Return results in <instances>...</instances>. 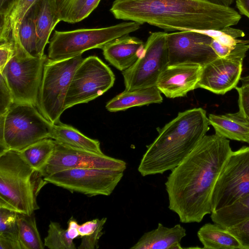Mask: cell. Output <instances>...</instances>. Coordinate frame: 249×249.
<instances>
[{"label":"cell","instance_id":"6da1fadb","mask_svg":"<svg viewBox=\"0 0 249 249\" xmlns=\"http://www.w3.org/2000/svg\"><path fill=\"white\" fill-rule=\"evenodd\" d=\"M231 151L227 139L215 133L206 135L171 170L165 183L168 208L181 223H199L212 213L213 191Z\"/></svg>","mask_w":249,"mask_h":249},{"label":"cell","instance_id":"7a4b0ae2","mask_svg":"<svg viewBox=\"0 0 249 249\" xmlns=\"http://www.w3.org/2000/svg\"><path fill=\"white\" fill-rule=\"evenodd\" d=\"M110 11L117 19L166 30H220L241 18L232 8L206 0H115Z\"/></svg>","mask_w":249,"mask_h":249},{"label":"cell","instance_id":"3957f363","mask_svg":"<svg viewBox=\"0 0 249 249\" xmlns=\"http://www.w3.org/2000/svg\"><path fill=\"white\" fill-rule=\"evenodd\" d=\"M206 111L194 108L179 112L147 146L138 170L143 176L162 174L177 166L209 129Z\"/></svg>","mask_w":249,"mask_h":249},{"label":"cell","instance_id":"277c9868","mask_svg":"<svg viewBox=\"0 0 249 249\" xmlns=\"http://www.w3.org/2000/svg\"><path fill=\"white\" fill-rule=\"evenodd\" d=\"M48 182L17 151L0 153V208L32 215L39 209L37 197Z\"/></svg>","mask_w":249,"mask_h":249},{"label":"cell","instance_id":"5b68a950","mask_svg":"<svg viewBox=\"0 0 249 249\" xmlns=\"http://www.w3.org/2000/svg\"><path fill=\"white\" fill-rule=\"evenodd\" d=\"M53 124L36 106L14 103L4 116L0 117V153L17 152L46 138H50Z\"/></svg>","mask_w":249,"mask_h":249},{"label":"cell","instance_id":"8992f818","mask_svg":"<svg viewBox=\"0 0 249 249\" xmlns=\"http://www.w3.org/2000/svg\"><path fill=\"white\" fill-rule=\"evenodd\" d=\"M141 25L129 21L100 28L55 30L49 42L48 57L62 60L82 54L89 50L102 49L114 39L139 30Z\"/></svg>","mask_w":249,"mask_h":249},{"label":"cell","instance_id":"52a82bcc","mask_svg":"<svg viewBox=\"0 0 249 249\" xmlns=\"http://www.w3.org/2000/svg\"><path fill=\"white\" fill-rule=\"evenodd\" d=\"M82 54L62 60L48 58L43 70L36 107L53 124L59 122L64 102L73 74L83 60Z\"/></svg>","mask_w":249,"mask_h":249},{"label":"cell","instance_id":"ba28073f","mask_svg":"<svg viewBox=\"0 0 249 249\" xmlns=\"http://www.w3.org/2000/svg\"><path fill=\"white\" fill-rule=\"evenodd\" d=\"M46 55L35 57L25 53H16L0 73L10 89L14 103L36 107Z\"/></svg>","mask_w":249,"mask_h":249},{"label":"cell","instance_id":"9c48e42d","mask_svg":"<svg viewBox=\"0 0 249 249\" xmlns=\"http://www.w3.org/2000/svg\"><path fill=\"white\" fill-rule=\"evenodd\" d=\"M249 194V146L231 151L214 185L212 213L233 204Z\"/></svg>","mask_w":249,"mask_h":249},{"label":"cell","instance_id":"30bf717a","mask_svg":"<svg viewBox=\"0 0 249 249\" xmlns=\"http://www.w3.org/2000/svg\"><path fill=\"white\" fill-rule=\"evenodd\" d=\"M115 79L109 67L97 56L84 59L71 79L64 102V109L88 103L103 95L113 86Z\"/></svg>","mask_w":249,"mask_h":249},{"label":"cell","instance_id":"8fae6325","mask_svg":"<svg viewBox=\"0 0 249 249\" xmlns=\"http://www.w3.org/2000/svg\"><path fill=\"white\" fill-rule=\"evenodd\" d=\"M167 34L165 32L151 33L140 57L123 71L125 90L156 85L160 75L168 66Z\"/></svg>","mask_w":249,"mask_h":249},{"label":"cell","instance_id":"7c38bea8","mask_svg":"<svg viewBox=\"0 0 249 249\" xmlns=\"http://www.w3.org/2000/svg\"><path fill=\"white\" fill-rule=\"evenodd\" d=\"M124 172L103 169H72L44 177L48 183L88 196H108L121 180Z\"/></svg>","mask_w":249,"mask_h":249},{"label":"cell","instance_id":"4fadbf2b","mask_svg":"<svg viewBox=\"0 0 249 249\" xmlns=\"http://www.w3.org/2000/svg\"><path fill=\"white\" fill-rule=\"evenodd\" d=\"M249 49V40H240L230 53L217 57L202 67L196 88L224 95L235 89L241 78L243 62Z\"/></svg>","mask_w":249,"mask_h":249},{"label":"cell","instance_id":"5bb4252c","mask_svg":"<svg viewBox=\"0 0 249 249\" xmlns=\"http://www.w3.org/2000/svg\"><path fill=\"white\" fill-rule=\"evenodd\" d=\"M212 39L194 30L167 34L168 66L189 64L203 67L218 57L211 46Z\"/></svg>","mask_w":249,"mask_h":249},{"label":"cell","instance_id":"9a60e30c","mask_svg":"<svg viewBox=\"0 0 249 249\" xmlns=\"http://www.w3.org/2000/svg\"><path fill=\"white\" fill-rule=\"evenodd\" d=\"M55 142L53 153L43 173L44 177L72 169L94 168L124 172L126 168V163L122 160Z\"/></svg>","mask_w":249,"mask_h":249},{"label":"cell","instance_id":"2e32d148","mask_svg":"<svg viewBox=\"0 0 249 249\" xmlns=\"http://www.w3.org/2000/svg\"><path fill=\"white\" fill-rule=\"evenodd\" d=\"M202 66L182 64L168 66L160 75L156 87L169 98L183 97L196 89Z\"/></svg>","mask_w":249,"mask_h":249},{"label":"cell","instance_id":"e0dca14e","mask_svg":"<svg viewBox=\"0 0 249 249\" xmlns=\"http://www.w3.org/2000/svg\"><path fill=\"white\" fill-rule=\"evenodd\" d=\"M37 0H11L0 9V43L10 41L15 51H25L19 40V28Z\"/></svg>","mask_w":249,"mask_h":249},{"label":"cell","instance_id":"ac0fdd59","mask_svg":"<svg viewBox=\"0 0 249 249\" xmlns=\"http://www.w3.org/2000/svg\"><path fill=\"white\" fill-rule=\"evenodd\" d=\"M144 46L141 39L126 35L108 43L102 50L105 59L116 69L124 71L136 62Z\"/></svg>","mask_w":249,"mask_h":249},{"label":"cell","instance_id":"d6986e66","mask_svg":"<svg viewBox=\"0 0 249 249\" xmlns=\"http://www.w3.org/2000/svg\"><path fill=\"white\" fill-rule=\"evenodd\" d=\"M32 10L37 36V53L41 57L44 55L53 30L61 20L55 0H37Z\"/></svg>","mask_w":249,"mask_h":249},{"label":"cell","instance_id":"ffe728a7","mask_svg":"<svg viewBox=\"0 0 249 249\" xmlns=\"http://www.w3.org/2000/svg\"><path fill=\"white\" fill-rule=\"evenodd\" d=\"M186 235V230L179 224L171 228L160 223L157 228L145 232L131 249H180V242Z\"/></svg>","mask_w":249,"mask_h":249},{"label":"cell","instance_id":"44dd1931","mask_svg":"<svg viewBox=\"0 0 249 249\" xmlns=\"http://www.w3.org/2000/svg\"><path fill=\"white\" fill-rule=\"evenodd\" d=\"M208 120L215 134L249 144V122L239 111L222 115L210 114Z\"/></svg>","mask_w":249,"mask_h":249},{"label":"cell","instance_id":"7402d4cb","mask_svg":"<svg viewBox=\"0 0 249 249\" xmlns=\"http://www.w3.org/2000/svg\"><path fill=\"white\" fill-rule=\"evenodd\" d=\"M160 93L156 86L124 90L108 102L106 107L109 111L117 112L134 107L160 103L162 102Z\"/></svg>","mask_w":249,"mask_h":249},{"label":"cell","instance_id":"603a6c76","mask_svg":"<svg viewBox=\"0 0 249 249\" xmlns=\"http://www.w3.org/2000/svg\"><path fill=\"white\" fill-rule=\"evenodd\" d=\"M50 138L71 147L103 154L98 140L87 137L71 125L60 121L53 124Z\"/></svg>","mask_w":249,"mask_h":249},{"label":"cell","instance_id":"cb8c5ba5","mask_svg":"<svg viewBox=\"0 0 249 249\" xmlns=\"http://www.w3.org/2000/svg\"><path fill=\"white\" fill-rule=\"evenodd\" d=\"M197 235L203 249H242L240 243L234 235L215 223L204 225Z\"/></svg>","mask_w":249,"mask_h":249},{"label":"cell","instance_id":"d4e9b609","mask_svg":"<svg viewBox=\"0 0 249 249\" xmlns=\"http://www.w3.org/2000/svg\"><path fill=\"white\" fill-rule=\"evenodd\" d=\"M55 146V142L54 140L46 138L18 152L28 165L43 175V171L53 155Z\"/></svg>","mask_w":249,"mask_h":249},{"label":"cell","instance_id":"484cf974","mask_svg":"<svg viewBox=\"0 0 249 249\" xmlns=\"http://www.w3.org/2000/svg\"><path fill=\"white\" fill-rule=\"evenodd\" d=\"M211 214L212 221L225 229L249 218V194Z\"/></svg>","mask_w":249,"mask_h":249},{"label":"cell","instance_id":"4316f807","mask_svg":"<svg viewBox=\"0 0 249 249\" xmlns=\"http://www.w3.org/2000/svg\"><path fill=\"white\" fill-rule=\"evenodd\" d=\"M34 214L18 213V238L21 249H44L45 247L37 228Z\"/></svg>","mask_w":249,"mask_h":249},{"label":"cell","instance_id":"83f0119b","mask_svg":"<svg viewBox=\"0 0 249 249\" xmlns=\"http://www.w3.org/2000/svg\"><path fill=\"white\" fill-rule=\"evenodd\" d=\"M19 37L25 52L31 56L39 57L36 48L37 36L32 9L21 22Z\"/></svg>","mask_w":249,"mask_h":249},{"label":"cell","instance_id":"f1b7e54d","mask_svg":"<svg viewBox=\"0 0 249 249\" xmlns=\"http://www.w3.org/2000/svg\"><path fill=\"white\" fill-rule=\"evenodd\" d=\"M44 243L45 247L50 249H76L73 240L68 235L67 230L62 228L56 222H50Z\"/></svg>","mask_w":249,"mask_h":249},{"label":"cell","instance_id":"f546056e","mask_svg":"<svg viewBox=\"0 0 249 249\" xmlns=\"http://www.w3.org/2000/svg\"><path fill=\"white\" fill-rule=\"evenodd\" d=\"M18 213L0 208V235L18 240Z\"/></svg>","mask_w":249,"mask_h":249},{"label":"cell","instance_id":"4dcf8cb0","mask_svg":"<svg viewBox=\"0 0 249 249\" xmlns=\"http://www.w3.org/2000/svg\"><path fill=\"white\" fill-rule=\"evenodd\" d=\"M85 0H55L61 21L71 23Z\"/></svg>","mask_w":249,"mask_h":249},{"label":"cell","instance_id":"1f68e13d","mask_svg":"<svg viewBox=\"0 0 249 249\" xmlns=\"http://www.w3.org/2000/svg\"><path fill=\"white\" fill-rule=\"evenodd\" d=\"M226 230L237 238L242 249H249V218Z\"/></svg>","mask_w":249,"mask_h":249},{"label":"cell","instance_id":"d6a6232c","mask_svg":"<svg viewBox=\"0 0 249 249\" xmlns=\"http://www.w3.org/2000/svg\"><path fill=\"white\" fill-rule=\"evenodd\" d=\"M14 103L12 94L4 77L0 74V117L5 116Z\"/></svg>","mask_w":249,"mask_h":249},{"label":"cell","instance_id":"836d02e7","mask_svg":"<svg viewBox=\"0 0 249 249\" xmlns=\"http://www.w3.org/2000/svg\"><path fill=\"white\" fill-rule=\"evenodd\" d=\"M104 225H101L93 233L82 237L80 244L78 247V249H98L99 240L103 235L102 231Z\"/></svg>","mask_w":249,"mask_h":249},{"label":"cell","instance_id":"e575fe53","mask_svg":"<svg viewBox=\"0 0 249 249\" xmlns=\"http://www.w3.org/2000/svg\"><path fill=\"white\" fill-rule=\"evenodd\" d=\"M235 89L238 94L239 112L249 122V89L241 86Z\"/></svg>","mask_w":249,"mask_h":249},{"label":"cell","instance_id":"d590c367","mask_svg":"<svg viewBox=\"0 0 249 249\" xmlns=\"http://www.w3.org/2000/svg\"><path fill=\"white\" fill-rule=\"evenodd\" d=\"M101 0H85L82 6L72 18L71 23L78 22L88 17L97 7Z\"/></svg>","mask_w":249,"mask_h":249},{"label":"cell","instance_id":"8d00e7d4","mask_svg":"<svg viewBox=\"0 0 249 249\" xmlns=\"http://www.w3.org/2000/svg\"><path fill=\"white\" fill-rule=\"evenodd\" d=\"M15 54L14 44L10 41L0 43V73Z\"/></svg>","mask_w":249,"mask_h":249},{"label":"cell","instance_id":"74e56055","mask_svg":"<svg viewBox=\"0 0 249 249\" xmlns=\"http://www.w3.org/2000/svg\"><path fill=\"white\" fill-rule=\"evenodd\" d=\"M107 220L106 217L102 219L95 218L79 225L78 231L80 236L82 237L93 233L101 225H105Z\"/></svg>","mask_w":249,"mask_h":249},{"label":"cell","instance_id":"f35d334b","mask_svg":"<svg viewBox=\"0 0 249 249\" xmlns=\"http://www.w3.org/2000/svg\"><path fill=\"white\" fill-rule=\"evenodd\" d=\"M211 46L219 57H224L229 55L234 48L225 46L219 43L217 40L213 38Z\"/></svg>","mask_w":249,"mask_h":249},{"label":"cell","instance_id":"ab89813d","mask_svg":"<svg viewBox=\"0 0 249 249\" xmlns=\"http://www.w3.org/2000/svg\"><path fill=\"white\" fill-rule=\"evenodd\" d=\"M0 249H21V247L18 240L0 235Z\"/></svg>","mask_w":249,"mask_h":249},{"label":"cell","instance_id":"60d3db41","mask_svg":"<svg viewBox=\"0 0 249 249\" xmlns=\"http://www.w3.org/2000/svg\"><path fill=\"white\" fill-rule=\"evenodd\" d=\"M79 225L77 221L72 217L68 221L67 229L68 234L69 237L73 240L80 236L78 231Z\"/></svg>","mask_w":249,"mask_h":249},{"label":"cell","instance_id":"b9f144b4","mask_svg":"<svg viewBox=\"0 0 249 249\" xmlns=\"http://www.w3.org/2000/svg\"><path fill=\"white\" fill-rule=\"evenodd\" d=\"M215 39L222 45L231 48L234 47L240 40L226 34L221 35Z\"/></svg>","mask_w":249,"mask_h":249},{"label":"cell","instance_id":"7bdbcfd3","mask_svg":"<svg viewBox=\"0 0 249 249\" xmlns=\"http://www.w3.org/2000/svg\"><path fill=\"white\" fill-rule=\"evenodd\" d=\"M235 2L240 13L249 18V0H235Z\"/></svg>","mask_w":249,"mask_h":249},{"label":"cell","instance_id":"ee69618b","mask_svg":"<svg viewBox=\"0 0 249 249\" xmlns=\"http://www.w3.org/2000/svg\"><path fill=\"white\" fill-rule=\"evenodd\" d=\"M208 1L216 4L230 6L233 2L234 0H206Z\"/></svg>","mask_w":249,"mask_h":249},{"label":"cell","instance_id":"f6af8a7d","mask_svg":"<svg viewBox=\"0 0 249 249\" xmlns=\"http://www.w3.org/2000/svg\"><path fill=\"white\" fill-rule=\"evenodd\" d=\"M240 80L242 82V87L249 89V74L247 75L241 77Z\"/></svg>","mask_w":249,"mask_h":249},{"label":"cell","instance_id":"bcb514c9","mask_svg":"<svg viewBox=\"0 0 249 249\" xmlns=\"http://www.w3.org/2000/svg\"><path fill=\"white\" fill-rule=\"evenodd\" d=\"M11 0H0V9L3 8Z\"/></svg>","mask_w":249,"mask_h":249}]
</instances>
